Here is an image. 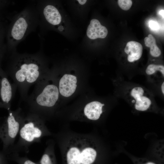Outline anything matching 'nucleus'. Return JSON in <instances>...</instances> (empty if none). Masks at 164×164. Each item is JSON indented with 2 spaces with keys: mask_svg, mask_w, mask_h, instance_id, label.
<instances>
[{
  "mask_svg": "<svg viewBox=\"0 0 164 164\" xmlns=\"http://www.w3.org/2000/svg\"><path fill=\"white\" fill-rule=\"evenodd\" d=\"M108 33L107 28L101 25L99 21L95 19L91 21L87 30V35L89 38L92 39L104 38Z\"/></svg>",
  "mask_w": 164,
  "mask_h": 164,
  "instance_id": "11",
  "label": "nucleus"
},
{
  "mask_svg": "<svg viewBox=\"0 0 164 164\" xmlns=\"http://www.w3.org/2000/svg\"><path fill=\"white\" fill-rule=\"evenodd\" d=\"M8 111L9 114L6 118L2 132L5 146L9 148L11 152L16 137L19 134L25 114L20 107L15 110H10Z\"/></svg>",
  "mask_w": 164,
  "mask_h": 164,
  "instance_id": "6",
  "label": "nucleus"
},
{
  "mask_svg": "<svg viewBox=\"0 0 164 164\" xmlns=\"http://www.w3.org/2000/svg\"><path fill=\"white\" fill-rule=\"evenodd\" d=\"M44 65L41 54L11 52L8 68L6 72L13 79L19 91L21 99L26 101L30 87L43 77Z\"/></svg>",
  "mask_w": 164,
  "mask_h": 164,
  "instance_id": "2",
  "label": "nucleus"
},
{
  "mask_svg": "<svg viewBox=\"0 0 164 164\" xmlns=\"http://www.w3.org/2000/svg\"><path fill=\"white\" fill-rule=\"evenodd\" d=\"M52 136L59 147L63 164H97L100 148L92 133L77 132L62 125Z\"/></svg>",
  "mask_w": 164,
  "mask_h": 164,
  "instance_id": "1",
  "label": "nucleus"
},
{
  "mask_svg": "<svg viewBox=\"0 0 164 164\" xmlns=\"http://www.w3.org/2000/svg\"><path fill=\"white\" fill-rule=\"evenodd\" d=\"M118 4L122 9L127 11L130 9L132 5V1L131 0H118Z\"/></svg>",
  "mask_w": 164,
  "mask_h": 164,
  "instance_id": "16",
  "label": "nucleus"
},
{
  "mask_svg": "<svg viewBox=\"0 0 164 164\" xmlns=\"http://www.w3.org/2000/svg\"><path fill=\"white\" fill-rule=\"evenodd\" d=\"M146 74L149 76L155 75L158 72L161 73L164 77V66L161 65L154 64H150L147 67L145 70Z\"/></svg>",
  "mask_w": 164,
  "mask_h": 164,
  "instance_id": "15",
  "label": "nucleus"
},
{
  "mask_svg": "<svg viewBox=\"0 0 164 164\" xmlns=\"http://www.w3.org/2000/svg\"><path fill=\"white\" fill-rule=\"evenodd\" d=\"M144 41L145 46L150 48V53L152 56L158 57L160 55L161 50L156 45L155 39L152 34L145 37Z\"/></svg>",
  "mask_w": 164,
  "mask_h": 164,
  "instance_id": "14",
  "label": "nucleus"
},
{
  "mask_svg": "<svg viewBox=\"0 0 164 164\" xmlns=\"http://www.w3.org/2000/svg\"><path fill=\"white\" fill-rule=\"evenodd\" d=\"M104 104L97 101H93L86 104L83 109L84 116L87 121H95L98 120L103 112Z\"/></svg>",
  "mask_w": 164,
  "mask_h": 164,
  "instance_id": "10",
  "label": "nucleus"
},
{
  "mask_svg": "<svg viewBox=\"0 0 164 164\" xmlns=\"http://www.w3.org/2000/svg\"><path fill=\"white\" fill-rule=\"evenodd\" d=\"M161 89L162 94H164V82H163L161 86Z\"/></svg>",
  "mask_w": 164,
  "mask_h": 164,
  "instance_id": "21",
  "label": "nucleus"
},
{
  "mask_svg": "<svg viewBox=\"0 0 164 164\" xmlns=\"http://www.w3.org/2000/svg\"><path fill=\"white\" fill-rule=\"evenodd\" d=\"M8 76L0 66V107L9 111L17 87L15 84L11 83Z\"/></svg>",
  "mask_w": 164,
  "mask_h": 164,
  "instance_id": "7",
  "label": "nucleus"
},
{
  "mask_svg": "<svg viewBox=\"0 0 164 164\" xmlns=\"http://www.w3.org/2000/svg\"><path fill=\"white\" fill-rule=\"evenodd\" d=\"M159 14L162 17H164V10H161L159 12Z\"/></svg>",
  "mask_w": 164,
  "mask_h": 164,
  "instance_id": "22",
  "label": "nucleus"
},
{
  "mask_svg": "<svg viewBox=\"0 0 164 164\" xmlns=\"http://www.w3.org/2000/svg\"><path fill=\"white\" fill-rule=\"evenodd\" d=\"M77 83L76 76L68 74L64 75L59 81V92L62 95L65 97L71 96L76 90Z\"/></svg>",
  "mask_w": 164,
  "mask_h": 164,
  "instance_id": "9",
  "label": "nucleus"
},
{
  "mask_svg": "<svg viewBox=\"0 0 164 164\" xmlns=\"http://www.w3.org/2000/svg\"><path fill=\"white\" fill-rule=\"evenodd\" d=\"M77 1L81 5H84V4L86 2L87 0H78Z\"/></svg>",
  "mask_w": 164,
  "mask_h": 164,
  "instance_id": "20",
  "label": "nucleus"
},
{
  "mask_svg": "<svg viewBox=\"0 0 164 164\" xmlns=\"http://www.w3.org/2000/svg\"><path fill=\"white\" fill-rule=\"evenodd\" d=\"M45 121L36 114L28 112L25 114L19 134V139L11 152L27 153L32 144L40 142L44 137L52 136L53 133L47 127Z\"/></svg>",
  "mask_w": 164,
  "mask_h": 164,
  "instance_id": "4",
  "label": "nucleus"
},
{
  "mask_svg": "<svg viewBox=\"0 0 164 164\" xmlns=\"http://www.w3.org/2000/svg\"><path fill=\"white\" fill-rule=\"evenodd\" d=\"M45 84L43 77L35 84L33 92L26 101L29 112L37 114L45 121L53 112L59 92L55 85Z\"/></svg>",
  "mask_w": 164,
  "mask_h": 164,
  "instance_id": "5",
  "label": "nucleus"
},
{
  "mask_svg": "<svg viewBox=\"0 0 164 164\" xmlns=\"http://www.w3.org/2000/svg\"><path fill=\"white\" fill-rule=\"evenodd\" d=\"M13 158L16 159L18 161H19L22 164H36L32 161L26 159V158H21L18 156V154L13 153Z\"/></svg>",
  "mask_w": 164,
  "mask_h": 164,
  "instance_id": "18",
  "label": "nucleus"
},
{
  "mask_svg": "<svg viewBox=\"0 0 164 164\" xmlns=\"http://www.w3.org/2000/svg\"><path fill=\"white\" fill-rule=\"evenodd\" d=\"M149 26L150 28L153 30H157L159 28L158 23L154 21H150L149 22Z\"/></svg>",
  "mask_w": 164,
  "mask_h": 164,
  "instance_id": "19",
  "label": "nucleus"
},
{
  "mask_svg": "<svg viewBox=\"0 0 164 164\" xmlns=\"http://www.w3.org/2000/svg\"><path fill=\"white\" fill-rule=\"evenodd\" d=\"M39 24V16L36 6H26L13 16L7 33L8 46L11 53L16 50L18 44L31 32L35 31Z\"/></svg>",
  "mask_w": 164,
  "mask_h": 164,
  "instance_id": "3",
  "label": "nucleus"
},
{
  "mask_svg": "<svg viewBox=\"0 0 164 164\" xmlns=\"http://www.w3.org/2000/svg\"><path fill=\"white\" fill-rule=\"evenodd\" d=\"M145 91L143 87L140 86L134 87L130 91V95L133 99L132 102L134 104L135 109L137 111H146L152 105L151 99Z\"/></svg>",
  "mask_w": 164,
  "mask_h": 164,
  "instance_id": "8",
  "label": "nucleus"
},
{
  "mask_svg": "<svg viewBox=\"0 0 164 164\" xmlns=\"http://www.w3.org/2000/svg\"><path fill=\"white\" fill-rule=\"evenodd\" d=\"M132 160L134 164H159L155 161L145 158H134Z\"/></svg>",
  "mask_w": 164,
  "mask_h": 164,
  "instance_id": "17",
  "label": "nucleus"
},
{
  "mask_svg": "<svg viewBox=\"0 0 164 164\" xmlns=\"http://www.w3.org/2000/svg\"><path fill=\"white\" fill-rule=\"evenodd\" d=\"M55 144L53 139H49L46 141V147L40 160V164H56Z\"/></svg>",
  "mask_w": 164,
  "mask_h": 164,
  "instance_id": "13",
  "label": "nucleus"
},
{
  "mask_svg": "<svg viewBox=\"0 0 164 164\" xmlns=\"http://www.w3.org/2000/svg\"><path fill=\"white\" fill-rule=\"evenodd\" d=\"M124 51L128 55V61L130 62H133L139 60L141 57L143 47L142 44L138 42L130 41L127 43Z\"/></svg>",
  "mask_w": 164,
  "mask_h": 164,
  "instance_id": "12",
  "label": "nucleus"
}]
</instances>
